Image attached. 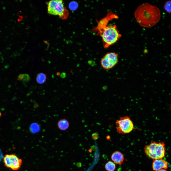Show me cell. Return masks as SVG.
<instances>
[{
    "mask_svg": "<svg viewBox=\"0 0 171 171\" xmlns=\"http://www.w3.org/2000/svg\"><path fill=\"white\" fill-rule=\"evenodd\" d=\"M48 13L51 14L58 15L63 19L67 18L68 12L64 6L62 0H52L48 4Z\"/></svg>",
    "mask_w": 171,
    "mask_h": 171,
    "instance_id": "cell-4",
    "label": "cell"
},
{
    "mask_svg": "<svg viewBox=\"0 0 171 171\" xmlns=\"http://www.w3.org/2000/svg\"><path fill=\"white\" fill-rule=\"evenodd\" d=\"M165 146L162 142H157L152 141L145 146L144 152L148 157L154 160L162 159L166 154Z\"/></svg>",
    "mask_w": 171,
    "mask_h": 171,
    "instance_id": "cell-3",
    "label": "cell"
},
{
    "mask_svg": "<svg viewBox=\"0 0 171 171\" xmlns=\"http://www.w3.org/2000/svg\"><path fill=\"white\" fill-rule=\"evenodd\" d=\"M57 76H59L60 75V73L59 72H58L57 73Z\"/></svg>",
    "mask_w": 171,
    "mask_h": 171,
    "instance_id": "cell-20",
    "label": "cell"
},
{
    "mask_svg": "<svg viewBox=\"0 0 171 171\" xmlns=\"http://www.w3.org/2000/svg\"><path fill=\"white\" fill-rule=\"evenodd\" d=\"M116 130L123 134L129 133L135 128L130 118L128 116L121 117L116 122Z\"/></svg>",
    "mask_w": 171,
    "mask_h": 171,
    "instance_id": "cell-5",
    "label": "cell"
},
{
    "mask_svg": "<svg viewBox=\"0 0 171 171\" xmlns=\"http://www.w3.org/2000/svg\"><path fill=\"white\" fill-rule=\"evenodd\" d=\"M60 76L62 78H65L66 77V74L65 72H63L60 74Z\"/></svg>",
    "mask_w": 171,
    "mask_h": 171,
    "instance_id": "cell-18",
    "label": "cell"
},
{
    "mask_svg": "<svg viewBox=\"0 0 171 171\" xmlns=\"http://www.w3.org/2000/svg\"><path fill=\"white\" fill-rule=\"evenodd\" d=\"M5 166L13 170H17L20 167L22 160L15 154H5L3 159Z\"/></svg>",
    "mask_w": 171,
    "mask_h": 171,
    "instance_id": "cell-7",
    "label": "cell"
},
{
    "mask_svg": "<svg viewBox=\"0 0 171 171\" xmlns=\"http://www.w3.org/2000/svg\"><path fill=\"white\" fill-rule=\"evenodd\" d=\"M98 134L96 133H93L92 135V138L95 139H97L98 138Z\"/></svg>",
    "mask_w": 171,
    "mask_h": 171,
    "instance_id": "cell-17",
    "label": "cell"
},
{
    "mask_svg": "<svg viewBox=\"0 0 171 171\" xmlns=\"http://www.w3.org/2000/svg\"><path fill=\"white\" fill-rule=\"evenodd\" d=\"M69 7L71 10H74L77 8L78 5V3L76 2H71L69 5Z\"/></svg>",
    "mask_w": 171,
    "mask_h": 171,
    "instance_id": "cell-16",
    "label": "cell"
},
{
    "mask_svg": "<svg viewBox=\"0 0 171 171\" xmlns=\"http://www.w3.org/2000/svg\"><path fill=\"white\" fill-rule=\"evenodd\" d=\"M40 126L39 124L37 122L32 123L29 127L30 132L34 134L39 132L40 131Z\"/></svg>",
    "mask_w": 171,
    "mask_h": 171,
    "instance_id": "cell-12",
    "label": "cell"
},
{
    "mask_svg": "<svg viewBox=\"0 0 171 171\" xmlns=\"http://www.w3.org/2000/svg\"><path fill=\"white\" fill-rule=\"evenodd\" d=\"M168 167L167 162L162 159L154 160L152 164L153 170L157 171L162 169H166Z\"/></svg>",
    "mask_w": 171,
    "mask_h": 171,
    "instance_id": "cell-8",
    "label": "cell"
},
{
    "mask_svg": "<svg viewBox=\"0 0 171 171\" xmlns=\"http://www.w3.org/2000/svg\"><path fill=\"white\" fill-rule=\"evenodd\" d=\"M157 171H167L165 169H160Z\"/></svg>",
    "mask_w": 171,
    "mask_h": 171,
    "instance_id": "cell-19",
    "label": "cell"
},
{
    "mask_svg": "<svg viewBox=\"0 0 171 171\" xmlns=\"http://www.w3.org/2000/svg\"><path fill=\"white\" fill-rule=\"evenodd\" d=\"M17 80L23 82H27L30 81V78L29 75L27 74H22L18 76Z\"/></svg>",
    "mask_w": 171,
    "mask_h": 171,
    "instance_id": "cell-14",
    "label": "cell"
},
{
    "mask_svg": "<svg viewBox=\"0 0 171 171\" xmlns=\"http://www.w3.org/2000/svg\"><path fill=\"white\" fill-rule=\"evenodd\" d=\"M47 79L46 74L43 73H40L38 74L36 77V80L38 83L40 84L44 83Z\"/></svg>",
    "mask_w": 171,
    "mask_h": 171,
    "instance_id": "cell-11",
    "label": "cell"
},
{
    "mask_svg": "<svg viewBox=\"0 0 171 171\" xmlns=\"http://www.w3.org/2000/svg\"><path fill=\"white\" fill-rule=\"evenodd\" d=\"M105 167L106 169L108 171H114L116 168V166L114 162L109 161L106 164Z\"/></svg>",
    "mask_w": 171,
    "mask_h": 171,
    "instance_id": "cell-13",
    "label": "cell"
},
{
    "mask_svg": "<svg viewBox=\"0 0 171 171\" xmlns=\"http://www.w3.org/2000/svg\"><path fill=\"white\" fill-rule=\"evenodd\" d=\"M111 158L114 163L119 165L122 164L124 160L123 154L119 151L114 152L111 156Z\"/></svg>",
    "mask_w": 171,
    "mask_h": 171,
    "instance_id": "cell-9",
    "label": "cell"
},
{
    "mask_svg": "<svg viewBox=\"0 0 171 171\" xmlns=\"http://www.w3.org/2000/svg\"><path fill=\"white\" fill-rule=\"evenodd\" d=\"M118 54L115 52H110L106 53L100 60L101 67L106 70L112 68L118 63Z\"/></svg>",
    "mask_w": 171,
    "mask_h": 171,
    "instance_id": "cell-6",
    "label": "cell"
},
{
    "mask_svg": "<svg viewBox=\"0 0 171 171\" xmlns=\"http://www.w3.org/2000/svg\"><path fill=\"white\" fill-rule=\"evenodd\" d=\"M135 18L139 24L146 28H150L155 25L161 18L159 9L147 3L140 5L134 13Z\"/></svg>",
    "mask_w": 171,
    "mask_h": 171,
    "instance_id": "cell-2",
    "label": "cell"
},
{
    "mask_svg": "<svg viewBox=\"0 0 171 171\" xmlns=\"http://www.w3.org/2000/svg\"><path fill=\"white\" fill-rule=\"evenodd\" d=\"M57 125L58 128L62 131H65L69 127V123L66 119H60L58 122Z\"/></svg>",
    "mask_w": 171,
    "mask_h": 171,
    "instance_id": "cell-10",
    "label": "cell"
},
{
    "mask_svg": "<svg viewBox=\"0 0 171 171\" xmlns=\"http://www.w3.org/2000/svg\"><path fill=\"white\" fill-rule=\"evenodd\" d=\"M171 0L168 1L166 2L164 5L165 10L169 13H170L171 12Z\"/></svg>",
    "mask_w": 171,
    "mask_h": 171,
    "instance_id": "cell-15",
    "label": "cell"
},
{
    "mask_svg": "<svg viewBox=\"0 0 171 171\" xmlns=\"http://www.w3.org/2000/svg\"><path fill=\"white\" fill-rule=\"evenodd\" d=\"M118 18L117 15L110 11L106 16L97 21V26L91 30L101 36L104 48H108L115 43L121 36L116 25L108 24L110 21Z\"/></svg>",
    "mask_w": 171,
    "mask_h": 171,
    "instance_id": "cell-1",
    "label": "cell"
}]
</instances>
